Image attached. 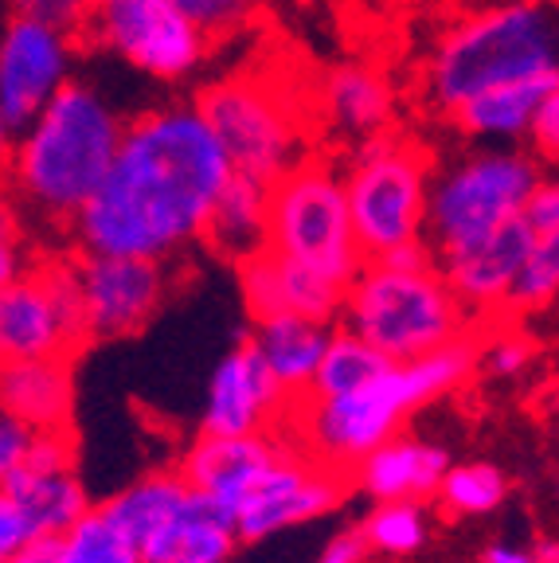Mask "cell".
<instances>
[{
    "label": "cell",
    "instance_id": "cell-38",
    "mask_svg": "<svg viewBox=\"0 0 559 563\" xmlns=\"http://www.w3.org/2000/svg\"><path fill=\"white\" fill-rule=\"evenodd\" d=\"M528 141H533L536 161H544V165H551L559 173V90H551V98L544 102Z\"/></svg>",
    "mask_w": 559,
    "mask_h": 563
},
{
    "label": "cell",
    "instance_id": "cell-9",
    "mask_svg": "<svg viewBox=\"0 0 559 563\" xmlns=\"http://www.w3.org/2000/svg\"><path fill=\"white\" fill-rule=\"evenodd\" d=\"M204 122L219 137L231 168L259 185H278L289 168L302 165V122L286 90L259 75H231L200 90L196 98Z\"/></svg>",
    "mask_w": 559,
    "mask_h": 563
},
{
    "label": "cell",
    "instance_id": "cell-2",
    "mask_svg": "<svg viewBox=\"0 0 559 563\" xmlns=\"http://www.w3.org/2000/svg\"><path fill=\"white\" fill-rule=\"evenodd\" d=\"M125 125L102 90L70 79L9 150V185L24 211L75 231L114 168Z\"/></svg>",
    "mask_w": 559,
    "mask_h": 563
},
{
    "label": "cell",
    "instance_id": "cell-19",
    "mask_svg": "<svg viewBox=\"0 0 559 563\" xmlns=\"http://www.w3.org/2000/svg\"><path fill=\"white\" fill-rule=\"evenodd\" d=\"M450 466L454 462H450V454L442 446L399 434V439L384 442L376 454H368L349 482L352 489L372 497L376 505L427 501V497H438Z\"/></svg>",
    "mask_w": 559,
    "mask_h": 563
},
{
    "label": "cell",
    "instance_id": "cell-39",
    "mask_svg": "<svg viewBox=\"0 0 559 563\" xmlns=\"http://www.w3.org/2000/svg\"><path fill=\"white\" fill-rule=\"evenodd\" d=\"M372 544H368L364 528H341L337 537H329V544L321 548V555H317V563H368L372 560Z\"/></svg>",
    "mask_w": 559,
    "mask_h": 563
},
{
    "label": "cell",
    "instance_id": "cell-11",
    "mask_svg": "<svg viewBox=\"0 0 559 563\" xmlns=\"http://www.w3.org/2000/svg\"><path fill=\"white\" fill-rule=\"evenodd\" d=\"M87 341V301L75 263H44L0 290V352L17 361H70Z\"/></svg>",
    "mask_w": 559,
    "mask_h": 563
},
{
    "label": "cell",
    "instance_id": "cell-1",
    "mask_svg": "<svg viewBox=\"0 0 559 563\" xmlns=\"http://www.w3.org/2000/svg\"><path fill=\"white\" fill-rule=\"evenodd\" d=\"M235 176L200 106H161L130 118L102 192L75 223L79 255L173 258L208 235L211 211Z\"/></svg>",
    "mask_w": 559,
    "mask_h": 563
},
{
    "label": "cell",
    "instance_id": "cell-21",
    "mask_svg": "<svg viewBox=\"0 0 559 563\" xmlns=\"http://www.w3.org/2000/svg\"><path fill=\"white\" fill-rule=\"evenodd\" d=\"M321 110H325V122L341 133V137H352L364 145V141L380 137V133H392L395 95L376 67L344 63V67H332L325 75Z\"/></svg>",
    "mask_w": 559,
    "mask_h": 563
},
{
    "label": "cell",
    "instance_id": "cell-5",
    "mask_svg": "<svg viewBox=\"0 0 559 563\" xmlns=\"http://www.w3.org/2000/svg\"><path fill=\"white\" fill-rule=\"evenodd\" d=\"M470 309L458 301L438 266L412 274L368 263L344 294L341 329L384 352L392 364H412L470 341Z\"/></svg>",
    "mask_w": 559,
    "mask_h": 563
},
{
    "label": "cell",
    "instance_id": "cell-8",
    "mask_svg": "<svg viewBox=\"0 0 559 563\" xmlns=\"http://www.w3.org/2000/svg\"><path fill=\"white\" fill-rule=\"evenodd\" d=\"M271 251L349 290L364 271L344 176L329 161H302L271 188Z\"/></svg>",
    "mask_w": 559,
    "mask_h": 563
},
{
    "label": "cell",
    "instance_id": "cell-27",
    "mask_svg": "<svg viewBox=\"0 0 559 563\" xmlns=\"http://www.w3.org/2000/svg\"><path fill=\"white\" fill-rule=\"evenodd\" d=\"M387 368H392V361H387L384 352H376L368 341H360L357 333L337 325L309 399H344L352 391H360V387H368L372 379H380Z\"/></svg>",
    "mask_w": 559,
    "mask_h": 563
},
{
    "label": "cell",
    "instance_id": "cell-18",
    "mask_svg": "<svg viewBox=\"0 0 559 563\" xmlns=\"http://www.w3.org/2000/svg\"><path fill=\"white\" fill-rule=\"evenodd\" d=\"M289 450V442L274 439V434H251V439H200L184 450L180 474L188 477V485L200 493H208L211 501H219L223 509L235 517L243 497L254 489V482L278 462Z\"/></svg>",
    "mask_w": 559,
    "mask_h": 563
},
{
    "label": "cell",
    "instance_id": "cell-24",
    "mask_svg": "<svg viewBox=\"0 0 559 563\" xmlns=\"http://www.w3.org/2000/svg\"><path fill=\"white\" fill-rule=\"evenodd\" d=\"M329 341H332V325L306 321V317H274V321L254 325L251 333V344L263 352L266 368L286 387V396L294 404L314 391V379L321 372Z\"/></svg>",
    "mask_w": 559,
    "mask_h": 563
},
{
    "label": "cell",
    "instance_id": "cell-40",
    "mask_svg": "<svg viewBox=\"0 0 559 563\" xmlns=\"http://www.w3.org/2000/svg\"><path fill=\"white\" fill-rule=\"evenodd\" d=\"M12 228H17V216L9 208L4 211V235H0V290H9V286L28 278V271H20V258L28 263V255L24 246L17 243V235H12Z\"/></svg>",
    "mask_w": 559,
    "mask_h": 563
},
{
    "label": "cell",
    "instance_id": "cell-37",
    "mask_svg": "<svg viewBox=\"0 0 559 563\" xmlns=\"http://www.w3.org/2000/svg\"><path fill=\"white\" fill-rule=\"evenodd\" d=\"M525 223L536 231V239L559 231V173H544L533 200L525 208Z\"/></svg>",
    "mask_w": 559,
    "mask_h": 563
},
{
    "label": "cell",
    "instance_id": "cell-28",
    "mask_svg": "<svg viewBox=\"0 0 559 563\" xmlns=\"http://www.w3.org/2000/svg\"><path fill=\"white\" fill-rule=\"evenodd\" d=\"M364 537L376 555H392V560H407V555L423 552L430 537V520L423 501H392L376 505L364 517Z\"/></svg>",
    "mask_w": 559,
    "mask_h": 563
},
{
    "label": "cell",
    "instance_id": "cell-30",
    "mask_svg": "<svg viewBox=\"0 0 559 563\" xmlns=\"http://www.w3.org/2000/svg\"><path fill=\"white\" fill-rule=\"evenodd\" d=\"M59 563H145V560H141V548L125 537L122 528H114V520L106 517L102 509H95L59 540Z\"/></svg>",
    "mask_w": 559,
    "mask_h": 563
},
{
    "label": "cell",
    "instance_id": "cell-7",
    "mask_svg": "<svg viewBox=\"0 0 559 563\" xmlns=\"http://www.w3.org/2000/svg\"><path fill=\"white\" fill-rule=\"evenodd\" d=\"M430 176L427 150L395 133H380L352 153L344 188L364 263H380L399 246L427 239Z\"/></svg>",
    "mask_w": 559,
    "mask_h": 563
},
{
    "label": "cell",
    "instance_id": "cell-33",
    "mask_svg": "<svg viewBox=\"0 0 559 563\" xmlns=\"http://www.w3.org/2000/svg\"><path fill=\"white\" fill-rule=\"evenodd\" d=\"M98 0H9L12 16L40 20V24H52L67 35H83L95 16Z\"/></svg>",
    "mask_w": 559,
    "mask_h": 563
},
{
    "label": "cell",
    "instance_id": "cell-41",
    "mask_svg": "<svg viewBox=\"0 0 559 563\" xmlns=\"http://www.w3.org/2000/svg\"><path fill=\"white\" fill-rule=\"evenodd\" d=\"M481 563H540V555H536V548H520V544H490L485 548V555H481Z\"/></svg>",
    "mask_w": 559,
    "mask_h": 563
},
{
    "label": "cell",
    "instance_id": "cell-44",
    "mask_svg": "<svg viewBox=\"0 0 559 563\" xmlns=\"http://www.w3.org/2000/svg\"><path fill=\"white\" fill-rule=\"evenodd\" d=\"M556 407H559V387H556Z\"/></svg>",
    "mask_w": 559,
    "mask_h": 563
},
{
    "label": "cell",
    "instance_id": "cell-6",
    "mask_svg": "<svg viewBox=\"0 0 559 563\" xmlns=\"http://www.w3.org/2000/svg\"><path fill=\"white\" fill-rule=\"evenodd\" d=\"M540 176V161L513 145H485L438 168L427 211V243L438 263L520 220Z\"/></svg>",
    "mask_w": 559,
    "mask_h": 563
},
{
    "label": "cell",
    "instance_id": "cell-16",
    "mask_svg": "<svg viewBox=\"0 0 559 563\" xmlns=\"http://www.w3.org/2000/svg\"><path fill=\"white\" fill-rule=\"evenodd\" d=\"M239 290H243V306L254 325L274 321V317H306V321L332 325L341 321L344 294H349L344 286L321 278L278 251H263L239 266Z\"/></svg>",
    "mask_w": 559,
    "mask_h": 563
},
{
    "label": "cell",
    "instance_id": "cell-31",
    "mask_svg": "<svg viewBox=\"0 0 559 563\" xmlns=\"http://www.w3.org/2000/svg\"><path fill=\"white\" fill-rule=\"evenodd\" d=\"M551 298H559V231L536 239V251L520 274L508 309H544Z\"/></svg>",
    "mask_w": 559,
    "mask_h": 563
},
{
    "label": "cell",
    "instance_id": "cell-17",
    "mask_svg": "<svg viewBox=\"0 0 559 563\" xmlns=\"http://www.w3.org/2000/svg\"><path fill=\"white\" fill-rule=\"evenodd\" d=\"M536 251V231L525 223V216L493 231L490 239L473 243L462 255H450L438 263L442 278L450 282V290L458 294L470 317H485L493 309L513 306V294L520 286L528 258Z\"/></svg>",
    "mask_w": 559,
    "mask_h": 563
},
{
    "label": "cell",
    "instance_id": "cell-42",
    "mask_svg": "<svg viewBox=\"0 0 559 563\" xmlns=\"http://www.w3.org/2000/svg\"><path fill=\"white\" fill-rule=\"evenodd\" d=\"M0 563H59V540H35L24 552L9 555V560H0Z\"/></svg>",
    "mask_w": 559,
    "mask_h": 563
},
{
    "label": "cell",
    "instance_id": "cell-26",
    "mask_svg": "<svg viewBox=\"0 0 559 563\" xmlns=\"http://www.w3.org/2000/svg\"><path fill=\"white\" fill-rule=\"evenodd\" d=\"M188 497H193V485H188V477H184L180 470H153V474L138 477L133 485L118 489L114 497L106 505H98V509L141 548L188 505Z\"/></svg>",
    "mask_w": 559,
    "mask_h": 563
},
{
    "label": "cell",
    "instance_id": "cell-12",
    "mask_svg": "<svg viewBox=\"0 0 559 563\" xmlns=\"http://www.w3.org/2000/svg\"><path fill=\"white\" fill-rule=\"evenodd\" d=\"M70 59L75 35L40 20L9 16L0 35V133L9 150L70 82Z\"/></svg>",
    "mask_w": 559,
    "mask_h": 563
},
{
    "label": "cell",
    "instance_id": "cell-13",
    "mask_svg": "<svg viewBox=\"0 0 559 563\" xmlns=\"http://www.w3.org/2000/svg\"><path fill=\"white\" fill-rule=\"evenodd\" d=\"M83 301H87V336L122 341L153 321L168 290L165 263L130 255H79Z\"/></svg>",
    "mask_w": 559,
    "mask_h": 563
},
{
    "label": "cell",
    "instance_id": "cell-23",
    "mask_svg": "<svg viewBox=\"0 0 559 563\" xmlns=\"http://www.w3.org/2000/svg\"><path fill=\"white\" fill-rule=\"evenodd\" d=\"M0 396H4V415H17V419H24L40 434L67 431L70 404H75L70 361L4 364Z\"/></svg>",
    "mask_w": 559,
    "mask_h": 563
},
{
    "label": "cell",
    "instance_id": "cell-20",
    "mask_svg": "<svg viewBox=\"0 0 559 563\" xmlns=\"http://www.w3.org/2000/svg\"><path fill=\"white\" fill-rule=\"evenodd\" d=\"M239 525L219 501H211L208 493L193 489L188 505L161 528L157 537H149L141 544V560L145 563H228L235 555Z\"/></svg>",
    "mask_w": 559,
    "mask_h": 563
},
{
    "label": "cell",
    "instance_id": "cell-43",
    "mask_svg": "<svg viewBox=\"0 0 559 563\" xmlns=\"http://www.w3.org/2000/svg\"><path fill=\"white\" fill-rule=\"evenodd\" d=\"M536 555H540V563H559V544H551V540H544V544L536 548Z\"/></svg>",
    "mask_w": 559,
    "mask_h": 563
},
{
    "label": "cell",
    "instance_id": "cell-36",
    "mask_svg": "<svg viewBox=\"0 0 559 563\" xmlns=\"http://www.w3.org/2000/svg\"><path fill=\"white\" fill-rule=\"evenodd\" d=\"M35 439H40V431L28 427L24 419H17V415H4V419H0V482L24 466Z\"/></svg>",
    "mask_w": 559,
    "mask_h": 563
},
{
    "label": "cell",
    "instance_id": "cell-3",
    "mask_svg": "<svg viewBox=\"0 0 559 563\" xmlns=\"http://www.w3.org/2000/svg\"><path fill=\"white\" fill-rule=\"evenodd\" d=\"M478 361L481 349L470 336V341H458L423 361L392 364L380 379L344 399H297V407H289L286 415L289 427L297 431L294 450L321 470L352 477L368 454L399 439L403 422L419 407L462 387L473 376Z\"/></svg>",
    "mask_w": 559,
    "mask_h": 563
},
{
    "label": "cell",
    "instance_id": "cell-35",
    "mask_svg": "<svg viewBox=\"0 0 559 563\" xmlns=\"http://www.w3.org/2000/svg\"><path fill=\"white\" fill-rule=\"evenodd\" d=\"M20 470H28V474H67V470H75V442H70V431L40 434Z\"/></svg>",
    "mask_w": 559,
    "mask_h": 563
},
{
    "label": "cell",
    "instance_id": "cell-15",
    "mask_svg": "<svg viewBox=\"0 0 559 563\" xmlns=\"http://www.w3.org/2000/svg\"><path fill=\"white\" fill-rule=\"evenodd\" d=\"M95 505L75 470L67 474H20L0 482V560L24 552L35 540H63Z\"/></svg>",
    "mask_w": 559,
    "mask_h": 563
},
{
    "label": "cell",
    "instance_id": "cell-10",
    "mask_svg": "<svg viewBox=\"0 0 559 563\" xmlns=\"http://www.w3.org/2000/svg\"><path fill=\"white\" fill-rule=\"evenodd\" d=\"M83 35L161 82L196 75L211 52V35H204L173 0H98Z\"/></svg>",
    "mask_w": 559,
    "mask_h": 563
},
{
    "label": "cell",
    "instance_id": "cell-4",
    "mask_svg": "<svg viewBox=\"0 0 559 563\" xmlns=\"http://www.w3.org/2000/svg\"><path fill=\"white\" fill-rule=\"evenodd\" d=\"M551 75L559 79V4L505 0L465 16L438 40L427 59V98L450 118L485 90Z\"/></svg>",
    "mask_w": 559,
    "mask_h": 563
},
{
    "label": "cell",
    "instance_id": "cell-34",
    "mask_svg": "<svg viewBox=\"0 0 559 563\" xmlns=\"http://www.w3.org/2000/svg\"><path fill=\"white\" fill-rule=\"evenodd\" d=\"M536 356V344L528 341L525 333H508V336H493L490 344H485V352H481V364H485V372L497 379H513L520 376V372L533 364Z\"/></svg>",
    "mask_w": 559,
    "mask_h": 563
},
{
    "label": "cell",
    "instance_id": "cell-22",
    "mask_svg": "<svg viewBox=\"0 0 559 563\" xmlns=\"http://www.w3.org/2000/svg\"><path fill=\"white\" fill-rule=\"evenodd\" d=\"M204 243L235 266L271 251V185H259L243 173L231 176L211 211Z\"/></svg>",
    "mask_w": 559,
    "mask_h": 563
},
{
    "label": "cell",
    "instance_id": "cell-14",
    "mask_svg": "<svg viewBox=\"0 0 559 563\" xmlns=\"http://www.w3.org/2000/svg\"><path fill=\"white\" fill-rule=\"evenodd\" d=\"M294 399L266 368L263 352L251 336L211 368L208 396L200 411V434L208 439H251V434H274V422L289 415Z\"/></svg>",
    "mask_w": 559,
    "mask_h": 563
},
{
    "label": "cell",
    "instance_id": "cell-25",
    "mask_svg": "<svg viewBox=\"0 0 559 563\" xmlns=\"http://www.w3.org/2000/svg\"><path fill=\"white\" fill-rule=\"evenodd\" d=\"M551 90H559V79H533V82H513V87L485 90V95L470 98L465 106H458L450 114L462 137L473 141H520L533 137V125L540 118L544 102L551 98Z\"/></svg>",
    "mask_w": 559,
    "mask_h": 563
},
{
    "label": "cell",
    "instance_id": "cell-29",
    "mask_svg": "<svg viewBox=\"0 0 559 563\" xmlns=\"http://www.w3.org/2000/svg\"><path fill=\"white\" fill-rule=\"evenodd\" d=\"M508 497V482L493 462H462L450 466L442 489H438V505L450 517H485Z\"/></svg>",
    "mask_w": 559,
    "mask_h": 563
},
{
    "label": "cell",
    "instance_id": "cell-32",
    "mask_svg": "<svg viewBox=\"0 0 559 563\" xmlns=\"http://www.w3.org/2000/svg\"><path fill=\"white\" fill-rule=\"evenodd\" d=\"M173 4L211 40L239 32L259 9V0H173Z\"/></svg>",
    "mask_w": 559,
    "mask_h": 563
}]
</instances>
